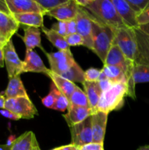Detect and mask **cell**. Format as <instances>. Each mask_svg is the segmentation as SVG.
Wrapping results in <instances>:
<instances>
[{"label": "cell", "instance_id": "obj_48", "mask_svg": "<svg viewBox=\"0 0 149 150\" xmlns=\"http://www.w3.org/2000/svg\"><path fill=\"white\" fill-rule=\"evenodd\" d=\"M9 40H6L5 38H4V37L1 35V34L0 33V45H4L6 43H7V42H8Z\"/></svg>", "mask_w": 149, "mask_h": 150}, {"label": "cell", "instance_id": "obj_26", "mask_svg": "<svg viewBox=\"0 0 149 150\" xmlns=\"http://www.w3.org/2000/svg\"><path fill=\"white\" fill-rule=\"evenodd\" d=\"M107 79L113 84L127 81L124 72L121 68L115 65H104L102 69Z\"/></svg>", "mask_w": 149, "mask_h": 150}, {"label": "cell", "instance_id": "obj_35", "mask_svg": "<svg viewBox=\"0 0 149 150\" xmlns=\"http://www.w3.org/2000/svg\"><path fill=\"white\" fill-rule=\"evenodd\" d=\"M69 106V100L65 96L61 95L59 92L57 100H56L55 104L52 109L57 110L59 111H65L68 108Z\"/></svg>", "mask_w": 149, "mask_h": 150}, {"label": "cell", "instance_id": "obj_19", "mask_svg": "<svg viewBox=\"0 0 149 150\" xmlns=\"http://www.w3.org/2000/svg\"><path fill=\"white\" fill-rule=\"evenodd\" d=\"M22 40L26 45V51L34 50L36 47H39L45 52L41 45V34L39 28L34 26L24 27V35Z\"/></svg>", "mask_w": 149, "mask_h": 150}, {"label": "cell", "instance_id": "obj_21", "mask_svg": "<svg viewBox=\"0 0 149 150\" xmlns=\"http://www.w3.org/2000/svg\"><path fill=\"white\" fill-rule=\"evenodd\" d=\"M18 28L19 24L13 16L0 12V33L6 40H10Z\"/></svg>", "mask_w": 149, "mask_h": 150}, {"label": "cell", "instance_id": "obj_44", "mask_svg": "<svg viewBox=\"0 0 149 150\" xmlns=\"http://www.w3.org/2000/svg\"><path fill=\"white\" fill-rule=\"evenodd\" d=\"M137 29L141 31L142 32H143L144 34H145V35L149 36V23H145V24L140 25Z\"/></svg>", "mask_w": 149, "mask_h": 150}, {"label": "cell", "instance_id": "obj_52", "mask_svg": "<svg viewBox=\"0 0 149 150\" xmlns=\"http://www.w3.org/2000/svg\"><path fill=\"white\" fill-rule=\"evenodd\" d=\"M51 150H58V147L54 148V149H51Z\"/></svg>", "mask_w": 149, "mask_h": 150}, {"label": "cell", "instance_id": "obj_31", "mask_svg": "<svg viewBox=\"0 0 149 150\" xmlns=\"http://www.w3.org/2000/svg\"><path fill=\"white\" fill-rule=\"evenodd\" d=\"M58 94H59V92H58V89H56L55 85L53 83L52 86H51V89L49 94H48L46 97L42 98V104H43L46 108H53V107L54 104H55L56 103V100L57 98H58Z\"/></svg>", "mask_w": 149, "mask_h": 150}, {"label": "cell", "instance_id": "obj_27", "mask_svg": "<svg viewBox=\"0 0 149 150\" xmlns=\"http://www.w3.org/2000/svg\"><path fill=\"white\" fill-rule=\"evenodd\" d=\"M60 76L63 77L64 79H67L72 83L79 82V83H83L85 82L84 71L82 70L81 67L79 66V64L77 62L74 63L68 70L61 73Z\"/></svg>", "mask_w": 149, "mask_h": 150}, {"label": "cell", "instance_id": "obj_20", "mask_svg": "<svg viewBox=\"0 0 149 150\" xmlns=\"http://www.w3.org/2000/svg\"><path fill=\"white\" fill-rule=\"evenodd\" d=\"M20 75L15 76L14 77L9 79V83L7 87L4 92V97L6 99L21 98V97H29L25 89L21 79Z\"/></svg>", "mask_w": 149, "mask_h": 150}, {"label": "cell", "instance_id": "obj_41", "mask_svg": "<svg viewBox=\"0 0 149 150\" xmlns=\"http://www.w3.org/2000/svg\"><path fill=\"white\" fill-rule=\"evenodd\" d=\"M97 83H98V84H99V87H100L101 90H102V93L105 92H106V91L109 90V89H110V88L114 85L113 83H111V82L108 79H103V80L99 81H97Z\"/></svg>", "mask_w": 149, "mask_h": 150}, {"label": "cell", "instance_id": "obj_34", "mask_svg": "<svg viewBox=\"0 0 149 150\" xmlns=\"http://www.w3.org/2000/svg\"><path fill=\"white\" fill-rule=\"evenodd\" d=\"M65 40L69 46H77V45H84V40L81 35L78 33L71 34L64 37Z\"/></svg>", "mask_w": 149, "mask_h": 150}, {"label": "cell", "instance_id": "obj_49", "mask_svg": "<svg viewBox=\"0 0 149 150\" xmlns=\"http://www.w3.org/2000/svg\"><path fill=\"white\" fill-rule=\"evenodd\" d=\"M10 147H11V146H9V145L0 144V150H10Z\"/></svg>", "mask_w": 149, "mask_h": 150}, {"label": "cell", "instance_id": "obj_43", "mask_svg": "<svg viewBox=\"0 0 149 150\" xmlns=\"http://www.w3.org/2000/svg\"><path fill=\"white\" fill-rule=\"evenodd\" d=\"M74 1H75V2L77 3L79 7L85 8L91 2L92 0H74Z\"/></svg>", "mask_w": 149, "mask_h": 150}, {"label": "cell", "instance_id": "obj_46", "mask_svg": "<svg viewBox=\"0 0 149 150\" xmlns=\"http://www.w3.org/2000/svg\"><path fill=\"white\" fill-rule=\"evenodd\" d=\"M3 47L4 45H0V67H4V53H3Z\"/></svg>", "mask_w": 149, "mask_h": 150}, {"label": "cell", "instance_id": "obj_11", "mask_svg": "<svg viewBox=\"0 0 149 150\" xmlns=\"http://www.w3.org/2000/svg\"><path fill=\"white\" fill-rule=\"evenodd\" d=\"M79 7L74 0H69L65 4L49 11L46 15L54 18L58 21H68L75 19Z\"/></svg>", "mask_w": 149, "mask_h": 150}, {"label": "cell", "instance_id": "obj_40", "mask_svg": "<svg viewBox=\"0 0 149 150\" xmlns=\"http://www.w3.org/2000/svg\"><path fill=\"white\" fill-rule=\"evenodd\" d=\"M66 26H67V35L77 33V24H76L75 19L66 21Z\"/></svg>", "mask_w": 149, "mask_h": 150}, {"label": "cell", "instance_id": "obj_9", "mask_svg": "<svg viewBox=\"0 0 149 150\" xmlns=\"http://www.w3.org/2000/svg\"><path fill=\"white\" fill-rule=\"evenodd\" d=\"M77 33L81 35L84 40V45L92 50V15L83 7H79L75 18Z\"/></svg>", "mask_w": 149, "mask_h": 150}, {"label": "cell", "instance_id": "obj_24", "mask_svg": "<svg viewBox=\"0 0 149 150\" xmlns=\"http://www.w3.org/2000/svg\"><path fill=\"white\" fill-rule=\"evenodd\" d=\"M37 143L34 133L32 131H27L15 139L10 150H32Z\"/></svg>", "mask_w": 149, "mask_h": 150}, {"label": "cell", "instance_id": "obj_16", "mask_svg": "<svg viewBox=\"0 0 149 150\" xmlns=\"http://www.w3.org/2000/svg\"><path fill=\"white\" fill-rule=\"evenodd\" d=\"M137 42V56L135 64L149 65V36L138 29H134Z\"/></svg>", "mask_w": 149, "mask_h": 150}, {"label": "cell", "instance_id": "obj_13", "mask_svg": "<svg viewBox=\"0 0 149 150\" xmlns=\"http://www.w3.org/2000/svg\"><path fill=\"white\" fill-rule=\"evenodd\" d=\"M111 1L126 26L131 29H137L139 27L137 16L126 0H111Z\"/></svg>", "mask_w": 149, "mask_h": 150}, {"label": "cell", "instance_id": "obj_2", "mask_svg": "<svg viewBox=\"0 0 149 150\" xmlns=\"http://www.w3.org/2000/svg\"><path fill=\"white\" fill-rule=\"evenodd\" d=\"M85 9L99 21L112 29L126 26L111 0H92Z\"/></svg>", "mask_w": 149, "mask_h": 150}, {"label": "cell", "instance_id": "obj_7", "mask_svg": "<svg viewBox=\"0 0 149 150\" xmlns=\"http://www.w3.org/2000/svg\"><path fill=\"white\" fill-rule=\"evenodd\" d=\"M45 54L49 62L50 70L59 76L68 70L76 62L70 49L53 53L45 52Z\"/></svg>", "mask_w": 149, "mask_h": 150}, {"label": "cell", "instance_id": "obj_30", "mask_svg": "<svg viewBox=\"0 0 149 150\" xmlns=\"http://www.w3.org/2000/svg\"><path fill=\"white\" fill-rule=\"evenodd\" d=\"M45 15L56 7L67 3L69 0H35Z\"/></svg>", "mask_w": 149, "mask_h": 150}, {"label": "cell", "instance_id": "obj_47", "mask_svg": "<svg viewBox=\"0 0 149 150\" xmlns=\"http://www.w3.org/2000/svg\"><path fill=\"white\" fill-rule=\"evenodd\" d=\"M6 98L4 95H0V109H3L4 108V104H5Z\"/></svg>", "mask_w": 149, "mask_h": 150}, {"label": "cell", "instance_id": "obj_12", "mask_svg": "<svg viewBox=\"0 0 149 150\" xmlns=\"http://www.w3.org/2000/svg\"><path fill=\"white\" fill-rule=\"evenodd\" d=\"M108 114L102 111H94L91 115L93 143L104 144Z\"/></svg>", "mask_w": 149, "mask_h": 150}, {"label": "cell", "instance_id": "obj_33", "mask_svg": "<svg viewBox=\"0 0 149 150\" xmlns=\"http://www.w3.org/2000/svg\"><path fill=\"white\" fill-rule=\"evenodd\" d=\"M102 70L91 67L84 71V79L86 82H97Z\"/></svg>", "mask_w": 149, "mask_h": 150}, {"label": "cell", "instance_id": "obj_10", "mask_svg": "<svg viewBox=\"0 0 149 150\" xmlns=\"http://www.w3.org/2000/svg\"><path fill=\"white\" fill-rule=\"evenodd\" d=\"M3 53L9 79L23 73V62L19 59L12 40L4 45Z\"/></svg>", "mask_w": 149, "mask_h": 150}, {"label": "cell", "instance_id": "obj_29", "mask_svg": "<svg viewBox=\"0 0 149 150\" xmlns=\"http://www.w3.org/2000/svg\"><path fill=\"white\" fill-rule=\"evenodd\" d=\"M133 81L135 85L137 83L149 82V65L134 64Z\"/></svg>", "mask_w": 149, "mask_h": 150}, {"label": "cell", "instance_id": "obj_5", "mask_svg": "<svg viewBox=\"0 0 149 150\" xmlns=\"http://www.w3.org/2000/svg\"><path fill=\"white\" fill-rule=\"evenodd\" d=\"M112 30L114 34L112 43L115 44L119 48L122 54L128 59L135 64L138 56V51L134 29L124 26L112 29Z\"/></svg>", "mask_w": 149, "mask_h": 150}, {"label": "cell", "instance_id": "obj_39", "mask_svg": "<svg viewBox=\"0 0 149 150\" xmlns=\"http://www.w3.org/2000/svg\"><path fill=\"white\" fill-rule=\"evenodd\" d=\"M0 114L2 115L3 117H6V118H8L10 120H18L20 119H21V117L20 116L17 115L15 113L12 112V111H9V110L5 109V108H3V109H0Z\"/></svg>", "mask_w": 149, "mask_h": 150}, {"label": "cell", "instance_id": "obj_6", "mask_svg": "<svg viewBox=\"0 0 149 150\" xmlns=\"http://www.w3.org/2000/svg\"><path fill=\"white\" fill-rule=\"evenodd\" d=\"M4 108L20 116L21 119H33L38 112L29 97L6 99Z\"/></svg>", "mask_w": 149, "mask_h": 150}, {"label": "cell", "instance_id": "obj_15", "mask_svg": "<svg viewBox=\"0 0 149 150\" xmlns=\"http://www.w3.org/2000/svg\"><path fill=\"white\" fill-rule=\"evenodd\" d=\"M49 69L47 68L40 57L34 50L26 51V57L23 62V73H42L48 75Z\"/></svg>", "mask_w": 149, "mask_h": 150}, {"label": "cell", "instance_id": "obj_36", "mask_svg": "<svg viewBox=\"0 0 149 150\" xmlns=\"http://www.w3.org/2000/svg\"><path fill=\"white\" fill-rule=\"evenodd\" d=\"M137 20L139 26L149 23V3L143 12L137 16Z\"/></svg>", "mask_w": 149, "mask_h": 150}, {"label": "cell", "instance_id": "obj_37", "mask_svg": "<svg viewBox=\"0 0 149 150\" xmlns=\"http://www.w3.org/2000/svg\"><path fill=\"white\" fill-rule=\"evenodd\" d=\"M55 30L62 36L65 37L67 35V26H66V21H58L51 28Z\"/></svg>", "mask_w": 149, "mask_h": 150}, {"label": "cell", "instance_id": "obj_17", "mask_svg": "<svg viewBox=\"0 0 149 150\" xmlns=\"http://www.w3.org/2000/svg\"><path fill=\"white\" fill-rule=\"evenodd\" d=\"M93 114L91 108L69 105L67 113L63 116L69 127L82 122Z\"/></svg>", "mask_w": 149, "mask_h": 150}, {"label": "cell", "instance_id": "obj_4", "mask_svg": "<svg viewBox=\"0 0 149 150\" xmlns=\"http://www.w3.org/2000/svg\"><path fill=\"white\" fill-rule=\"evenodd\" d=\"M127 92V81L114 84L109 90L102 94L95 111H102L109 114L114 110L119 109L123 106Z\"/></svg>", "mask_w": 149, "mask_h": 150}, {"label": "cell", "instance_id": "obj_8", "mask_svg": "<svg viewBox=\"0 0 149 150\" xmlns=\"http://www.w3.org/2000/svg\"><path fill=\"white\" fill-rule=\"evenodd\" d=\"M69 127L71 133L72 144L79 148L93 142L91 116L82 122Z\"/></svg>", "mask_w": 149, "mask_h": 150}, {"label": "cell", "instance_id": "obj_1", "mask_svg": "<svg viewBox=\"0 0 149 150\" xmlns=\"http://www.w3.org/2000/svg\"><path fill=\"white\" fill-rule=\"evenodd\" d=\"M113 30L92 16V50L105 62L113 41Z\"/></svg>", "mask_w": 149, "mask_h": 150}, {"label": "cell", "instance_id": "obj_3", "mask_svg": "<svg viewBox=\"0 0 149 150\" xmlns=\"http://www.w3.org/2000/svg\"><path fill=\"white\" fill-rule=\"evenodd\" d=\"M104 65H115L122 70L127 80L128 92L127 96L136 99L135 84L133 81V70L134 63L128 59L115 44L112 43L110 49L109 50L105 59Z\"/></svg>", "mask_w": 149, "mask_h": 150}, {"label": "cell", "instance_id": "obj_28", "mask_svg": "<svg viewBox=\"0 0 149 150\" xmlns=\"http://www.w3.org/2000/svg\"><path fill=\"white\" fill-rule=\"evenodd\" d=\"M69 105L90 108V105H89L86 93L83 90H81L78 86L75 88L74 91L70 96L69 99Z\"/></svg>", "mask_w": 149, "mask_h": 150}, {"label": "cell", "instance_id": "obj_38", "mask_svg": "<svg viewBox=\"0 0 149 150\" xmlns=\"http://www.w3.org/2000/svg\"><path fill=\"white\" fill-rule=\"evenodd\" d=\"M78 150H104V146L103 144L92 142V143L80 146V147H79Z\"/></svg>", "mask_w": 149, "mask_h": 150}, {"label": "cell", "instance_id": "obj_23", "mask_svg": "<svg viewBox=\"0 0 149 150\" xmlns=\"http://www.w3.org/2000/svg\"><path fill=\"white\" fill-rule=\"evenodd\" d=\"M85 93L87 96L90 108L92 112H94L97 104L101 98L102 92L97 82H86L83 83Z\"/></svg>", "mask_w": 149, "mask_h": 150}, {"label": "cell", "instance_id": "obj_51", "mask_svg": "<svg viewBox=\"0 0 149 150\" xmlns=\"http://www.w3.org/2000/svg\"><path fill=\"white\" fill-rule=\"evenodd\" d=\"M32 150H42V149L39 148V144H38V143H37L36 144H35V146H34L33 149Z\"/></svg>", "mask_w": 149, "mask_h": 150}, {"label": "cell", "instance_id": "obj_42", "mask_svg": "<svg viewBox=\"0 0 149 150\" xmlns=\"http://www.w3.org/2000/svg\"><path fill=\"white\" fill-rule=\"evenodd\" d=\"M0 12L8 15V16H12L7 2H6V0H0Z\"/></svg>", "mask_w": 149, "mask_h": 150}, {"label": "cell", "instance_id": "obj_32", "mask_svg": "<svg viewBox=\"0 0 149 150\" xmlns=\"http://www.w3.org/2000/svg\"><path fill=\"white\" fill-rule=\"evenodd\" d=\"M137 16L143 12L149 3V0H126Z\"/></svg>", "mask_w": 149, "mask_h": 150}, {"label": "cell", "instance_id": "obj_45", "mask_svg": "<svg viewBox=\"0 0 149 150\" xmlns=\"http://www.w3.org/2000/svg\"><path fill=\"white\" fill-rule=\"evenodd\" d=\"M79 148L77 146H74V145L70 144L65 145V146H61L58 147V150H78Z\"/></svg>", "mask_w": 149, "mask_h": 150}, {"label": "cell", "instance_id": "obj_50", "mask_svg": "<svg viewBox=\"0 0 149 150\" xmlns=\"http://www.w3.org/2000/svg\"><path fill=\"white\" fill-rule=\"evenodd\" d=\"M137 150H149V146L145 145V146H142L137 149Z\"/></svg>", "mask_w": 149, "mask_h": 150}, {"label": "cell", "instance_id": "obj_14", "mask_svg": "<svg viewBox=\"0 0 149 150\" xmlns=\"http://www.w3.org/2000/svg\"><path fill=\"white\" fill-rule=\"evenodd\" d=\"M10 13L13 14L21 13H41L44 12L35 0H6Z\"/></svg>", "mask_w": 149, "mask_h": 150}, {"label": "cell", "instance_id": "obj_25", "mask_svg": "<svg viewBox=\"0 0 149 150\" xmlns=\"http://www.w3.org/2000/svg\"><path fill=\"white\" fill-rule=\"evenodd\" d=\"M42 32L45 33L47 39L58 49V51H63V50L70 49V46L67 45L64 36L58 34L55 30L52 29H47L45 26L41 28Z\"/></svg>", "mask_w": 149, "mask_h": 150}, {"label": "cell", "instance_id": "obj_22", "mask_svg": "<svg viewBox=\"0 0 149 150\" xmlns=\"http://www.w3.org/2000/svg\"><path fill=\"white\" fill-rule=\"evenodd\" d=\"M15 21L26 26H34L37 28L43 27V15L41 13H21L12 15Z\"/></svg>", "mask_w": 149, "mask_h": 150}, {"label": "cell", "instance_id": "obj_18", "mask_svg": "<svg viewBox=\"0 0 149 150\" xmlns=\"http://www.w3.org/2000/svg\"><path fill=\"white\" fill-rule=\"evenodd\" d=\"M47 76L52 80L53 83L55 85V86L58 89V92L61 95L65 96L69 100L72 92H74L75 88L77 87V86L74 84V83H72V82L70 81L67 79H64L61 76L53 73L51 70H49Z\"/></svg>", "mask_w": 149, "mask_h": 150}]
</instances>
